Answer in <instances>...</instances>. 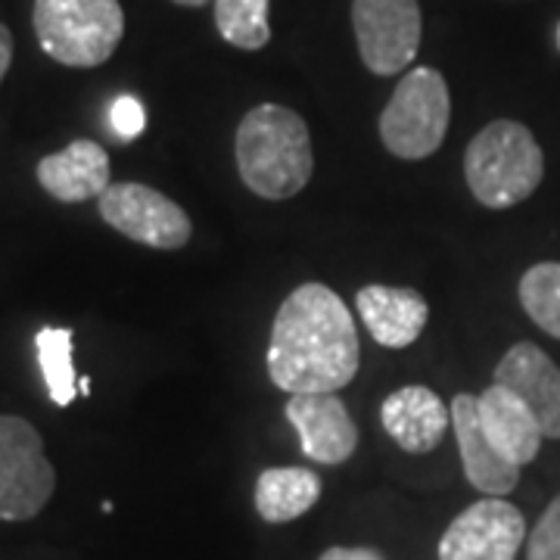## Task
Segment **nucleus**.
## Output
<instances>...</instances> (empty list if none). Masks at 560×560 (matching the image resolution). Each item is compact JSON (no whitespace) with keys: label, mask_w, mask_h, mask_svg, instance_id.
<instances>
[{"label":"nucleus","mask_w":560,"mask_h":560,"mask_svg":"<svg viewBox=\"0 0 560 560\" xmlns=\"http://www.w3.org/2000/svg\"><path fill=\"white\" fill-rule=\"evenodd\" d=\"M359 330L346 302L324 283L296 287L271 324L268 377L290 393H337L359 374Z\"/></svg>","instance_id":"nucleus-1"},{"label":"nucleus","mask_w":560,"mask_h":560,"mask_svg":"<svg viewBox=\"0 0 560 560\" xmlns=\"http://www.w3.org/2000/svg\"><path fill=\"white\" fill-rule=\"evenodd\" d=\"M234 153L243 184L261 200L296 197L315 172L308 125L278 103H261L243 116Z\"/></svg>","instance_id":"nucleus-2"},{"label":"nucleus","mask_w":560,"mask_h":560,"mask_svg":"<svg viewBox=\"0 0 560 560\" xmlns=\"http://www.w3.org/2000/svg\"><path fill=\"white\" fill-rule=\"evenodd\" d=\"M545 156L533 131L514 119L489 121L464 153V178L486 209H511L536 194Z\"/></svg>","instance_id":"nucleus-3"},{"label":"nucleus","mask_w":560,"mask_h":560,"mask_svg":"<svg viewBox=\"0 0 560 560\" xmlns=\"http://www.w3.org/2000/svg\"><path fill=\"white\" fill-rule=\"evenodd\" d=\"M32 22L40 50L72 69L103 66L125 35L119 0H35Z\"/></svg>","instance_id":"nucleus-4"},{"label":"nucleus","mask_w":560,"mask_h":560,"mask_svg":"<svg viewBox=\"0 0 560 560\" xmlns=\"http://www.w3.org/2000/svg\"><path fill=\"white\" fill-rule=\"evenodd\" d=\"M452 97L442 72L420 66L401 75L381 116V138L399 160H427L445 140Z\"/></svg>","instance_id":"nucleus-5"},{"label":"nucleus","mask_w":560,"mask_h":560,"mask_svg":"<svg viewBox=\"0 0 560 560\" xmlns=\"http://www.w3.org/2000/svg\"><path fill=\"white\" fill-rule=\"evenodd\" d=\"M57 489L40 433L25 418L0 415V521H32Z\"/></svg>","instance_id":"nucleus-6"},{"label":"nucleus","mask_w":560,"mask_h":560,"mask_svg":"<svg viewBox=\"0 0 560 560\" xmlns=\"http://www.w3.org/2000/svg\"><path fill=\"white\" fill-rule=\"evenodd\" d=\"M352 28L364 66L374 75H396L418 57L423 20L418 0H355Z\"/></svg>","instance_id":"nucleus-7"},{"label":"nucleus","mask_w":560,"mask_h":560,"mask_svg":"<svg viewBox=\"0 0 560 560\" xmlns=\"http://www.w3.org/2000/svg\"><path fill=\"white\" fill-rule=\"evenodd\" d=\"M101 219L128 241L153 249H180L190 241L194 224L178 202L147 184H113L101 197Z\"/></svg>","instance_id":"nucleus-8"},{"label":"nucleus","mask_w":560,"mask_h":560,"mask_svg":"<svg viewBox=\"0 0 560 560\" xmlns=\"http://www.w3.org/2000/svg\"><path fill=\"white\" fill-rule=\"evenodd\" d=\"M526 539L523 514L504 499L474 501L442 533L440 560H514Z\"/></svg>","instance_id":"nucleus-9"},{"label":"nucleus","mask_w":560,"mask_h":560,"mask_svg":"<svg viewBox=\"0 0 560 560\" xmlns=\"http://www.w3.org/2000/svg\"><path fill=\"white\" fill-rule=\"evenodd\" d=\"M287 420L300 433L302 452L315 464H342L352 458L359 445V427L349 418L346 405L334 393H305L290 396Z\"/></svg>","instance_id":"nucleus-10"},{"label":"nucleus","mask_w":560,"mask_h":560,"mask_svg":"<svg viewBox=\"0 0 560 560\" xmlns=\"http://www.w3.org/2000/svg\"><path fill=\"white\" fill-rule=\"evenodd\" d=\"M495 383L529 405L545 440H560V368L536 342L511 346L495 368Z\"/></svg>","instance_id":"nucleus-11"},{"label":"nucleus","mask_w":560,"mask_h":560,"mask_svg":"<svg viewBox=\"0 0 560 560\" xmlns=\"http://www.w3.org/2000/svg\"><path fill=\"white\" fill-rule=\"evenodd\" d=\"M448 411H452V427H455V440H458L467 482L474 489H480L482 495H492V499H501V495L514 492L517 482H521V467L511 464L504 455H499L492 448V442L486 440L477 396L458 393L452 399Z\"/></svg>","instance_id":"nucleus-12"},{"label":"nucleus","mask_w":560,"mask_h":560,"mask_svg":"<svg viewBox=\"0 0 560 560\" xmlns=\"http://www.w3.org/2000/svg\"><path fill=\"white\" fill-rule=\"evenodd\" d=\"M383 430L401 452L427 455L442 442L452 423L448 405L427 386H401L389 393L381 408Z\"/></svg>","instance_id":"nucleus-13"},{"label":"nucleus","mask_w":560,"mask_h":560,"mask_svg":"<svg viewBox=\"0 0 560 560\" xmlns=\"http://www.w3.org/2000/svg\"><path fill=\"white\" fill-rule=\"evenodd\" d=\"M355 305H359V315L368 334L386 349L411 346L430 320V305L411 287L371 283V287H361Z\"/></svg>","instance_id":"nucleus-14"},{"label":"nucleus","mask_w":560,"mask_h":560,"mask_svg":"<svg viewBox=\"0 0 560 560\" xmlns=\"http://www.w3.org/2000/svg\"><path fill=\"white\" fill-rule=\"evenodd\" d=\"M477 408H480L482 433L499 455H504L517 467H526L529 460H536L545 433L521 396L492 383L482 396H477Z\"/></svg>","instance_id":"nucleus-15"},{"label":"nucleus","mask_w":560,"mask_h":560,"mask_svg":"<svg viewBox=\"0 0 560 560\" xmlns=\"http://www.w3.org/2000/svg\"><path fill=\"white\" fill-rule=\"evenodd\" d=\"M40 187L60 202H84L103 197L109 180V156L94 140H72L60 153H50L38 162Z\"/></svg>","instance_id":"nucleus-16"},{"label":"nucleus","mask_w":560,"mask_h":560,"mask_svg":"<svg viewBox=\"0 0 560 560\" xmlns=\"http://www.w3.org/2000/svg\"><path fill=\"white\" fill-rule=\"evenodd\" d=\"M320 499V477L305 467H268L256 480V511L265 523H290Z\"/></svg>","instance_id":"nucleus-17"},{"label":"nucleus","mask_w":560,"mask_h":560,"mask_svg":"<svg viewBox=\"0 0 560 560\" xmlns=\"http://www.w3.org/2000/svg\"><path fill=\"white\" fill-rule=\"evenodd\" d=\"M72 330L69 327H40L35 337V352H38L40 374L47 383V393L54 405H72L79 396V381H75V364H72Z\"/></svg>","instance_id":"nucleus-18"},{"label":"nucleus","mask_w":560,"mask_h":560,"mask_svg":"<svg viewBox=\"0 0 560 560\" xmlns=\"http://www.w3.org/2000/svg\"><path fill=\"white\" fill-rule=\"evenodd\" d=\"M215 25L228 44L241 50H261L271 40L268 0H215Z\"/></svg>","instance_id":"nucleus-19"},{"label":"nucleus","mask_w":560,"mask_h":560,"mask_svg":"<svg viewBox=\"0 0 560 560\" xmlns=\"http://www.w3.org/2000/svg\"><path fill=\"white\" fill-rule=\"evenodd\" d=\"M521 305L548 337L560 340V261H539L523 275Z\"/></svg>","instance_id":"nucleus-20"},{"label":"nucleus","mask_w":560,"mask_h":560,"mask_svg":"<svg viewBox=\"0 0 560 560\" xmlns=\"http://www.w3.org/2000/svg\"><path fill=\"white\" fill-rule=\"evenodd\" d=\"M526 560H560V495L536 523L526 541Z\"/></svg>","instance_id":"nucleus-21"},{"label":"nucleus","mask_w":560,"mask_h":560,"mask_svg":"<svg viewBox=\"0 0 560 560\" xmlns=\"http://www.w3.org/2000/svg\"><path fill=\"white\" fill-rule=\"evenodd\" d=\"M109 125H113V131H116V138L121 140H135L147 128V113H143V106H140L138 97H131V94H121L113 101L109 106Z\"/></svg>","instance_id":"nucleus-22"},{"label":"nucleus","mask_w":560,"mask_h":560,"mask_svg":"<svg viewBox=\"0 0 560 560\" xmlns=\"http://www.w3.org/2000/svg\"><path fill=\"white\" fill-rule=\"evenodd\" d=\"M318 560H383L374 548H327Z\"/></svg>","instance_id":"nucleus-23"},{"label":"nucleus","mask_w":560,"mask_h":560,"mask_svg":"<svg viewBox=\"0 0 560 560\" xmlns=\"http://www.w3.org/2000/svg\"><path fill=\"white\" fill-rule=\"evenodd\" d=\"M10 62H13V35H10L7 25H0V81L7 75Z\"/></svg>","instance_id":"nucleus-24"},{"label":"nucleus","mask_w":560,"mask_h":560,"mask_svg":"<svg viewBox=\"0 0 560 560\" xmlns=\"http://www.w3.org/2000/svg\"><path fill=\"white\" fill-rule=\"evenodd\" d=\"M79 393L81 396H91V377H79Z\"/></svg>","instance_id":"nucleus-25"},{"label":"nucleus","mask_w":560,"mask_h":560,"mask_svg":"<svg viewBox=\"0 0 560 560\" xmlns=\"http://www.w3.org/2000/svg\"><path fill=\"white\" fill-rule=\"evenodd\" d=\"M175 3H180V7H206L209 0H175Z\"/></svg>","instance_id":"nucleus-26"},{"label":"nucleus","mask_w":560,"mask_h":560,"mask_svg":"<svg viewBox=\"0 0 560 560\" xmlns=\"http://www.w3.org/2000/svg\"><path fill=\"white\" fill-rule=\"evenodd\" d=\"M558 50H560V22H558Z\"/></svg>","instance_id":"nucleus-27"}]
</instances>
